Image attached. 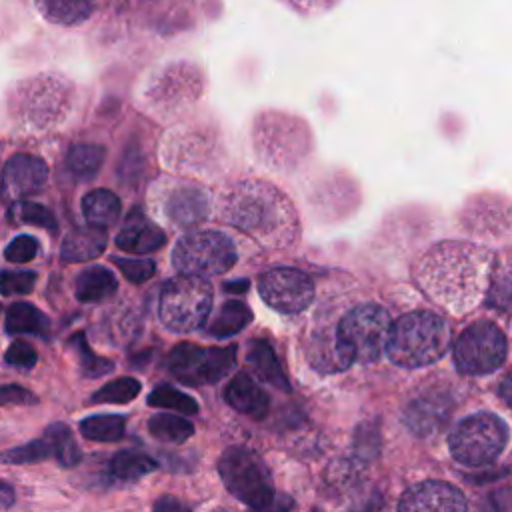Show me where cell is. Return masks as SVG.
Instances as JSON below:
<instances>
[{
  "instance_id": "obj_1",
  "label": "cell",
  "mask_w": 512,
  "mask_h": 512,
  "mask_svg": "<svg viewBox=\"0 0 512 512\" xmlns=\"http://www.w3.org/2000/svg\"><path fill=\"white\" fill-rule=\"evenodd\" d=\"M494 256L470 242H440L416 266L424 292L442 308L462 314L472 310L486 294L492 278Z\"/></svg>"
},
{
  "instance_id": "obj_2",
  "label": "cell",
  "mask_w": 512,
  "mask_h": 512,
  "mask_svg": "<svg viewBox=\"0 0 512 512\" xmlns=\"http://www.w3.org/2000/svg\"><path fill=\"white\" fill-rule=\"evenodd\" d=\"M220 216L268 246H284L296 234V214L288 198L270 184L242 182L220 200Z\"/></svg>"
},
{
  "instance_id": "obj_3",
  "label": "cell",
  "mask_w": 512,
  "mask_h": 512,
  "mask_svg": "<svg viewBox=\"0 0 512 512\" xmlns=\"http://www.w3.org/2000/svg\"><path fill=\"white\" fill-rule=\"evenodd\" d=\"M450 342L446 320L428 310H414L390 324L384 352L402 368H420L446 356Z\"/></svg>"
},
{
  "instance_id": "obj_4",
  "label": "cell",
  "mask_w": 512,
  "mask_h": 512,
  "mask_svg": "<svg viewBox=\"0 0 512 512\" xmlns=\"http://www.w3.org/2000/svg\"><path fill=\"white\" fill-rule=\"evenodd\" d=\"M390 316L376 304H360L348 310L336 328V354L340 370L350 364L376 362L386 348Z\"/></svg>"
},
{
  "instance_id": "obj_5",
  "label": "cell",
  "mask_w": 512,
  "mask_h": 512,
  "mask_svg": "<svg viewBox=\"0 0 512 512\" xmlns=\"http://www.w3.org/2000/svg\"><path fill=\"white\" fill-rule=\"evenodd\" d=\"M212 286L206 278L180 274L168 280L160 292L158 316L160 322L172 332L198 330L212 308Z\"/></svg>"
},
{
  "instance_id": "obj_6",
  "label": "cell",
  "mask_w": 512,
  "mask_h": 512,
  "mask_svg": "<svg viewBox=\"0 0 512 512\" xmlns=\"http://www.w3.org/2000/svg\"><path fill=\"white\" fill-rule=\"evenodd\" d=\"M506 444L508 426L492 412H478L464 418L448 436L452 458L470 468H482L496 462Z\"/></svg>"
},
{
  "instance_id": "obj_7",
  "label": "cell",
  "mask_w": 512,
  "mask_h": 512,
  "mask_svg": "<svg viewBox=\"0 0 512 512\" xmlns=\"http://www.w3.org/2000/svg\"><path fill=\"white\" fill-rule=\"evenodd\" d=\"M224 486L246 506L254 510L270 508L274 502V484L270 470L258 454L244 446L228 448L218 462Z\"/></svg>"
},
{
  "instance_id": "obj_8",
  "label": "cell",
  "mask_w": 512,
  "mask_h": 512,
  "mask_svg": "<svg viewBox=\"0 0 512 512\" xmlns=\"http://www.w3.org/2000/svg\"><path fill=\"white\" fill-rule=\"evenodd\" d=\"M236 262V248L220 232L200 230L182 236L172 252V264L180 274L198 278L228 272Z\"/></svg>"
},
{
  "instance_id": "obj_9",
  "label": "cell",
  "mask_w": 512,
  "mask_h": 512,
  "mask_svg": "<svg viewBox=\"0 0 512 512\" xmlns=\"http://www.w3.org/2000/svg\"><path fill=\"white\" fill-rule=\"evenodd\" d=\"M508 340L504 332L488 320L464 328L454 344V364L462 374L484 376L504 364Z\"/></svg>"
},
{
  "instance_id": "obj_10",
  "label": "cell",
  "mask_w": 512,
  "mask_h": 512,
  "mask_svg": "<svg viewBox=\"0 0 512 512\" xmlns=\"http://www.w3.org/2000/svg\"><path fill=\"white\" fill-rule=\"evenodd\" d=\"M168 370L184 384L202 386L216 384L236 364V346L202 348L182 342L168 354Z\"/></svg>"
},
{
  "instance_id": "obj_11",
  "label": "cell",
  "mask_w": 512,
  "mask_h": 512,
  "mask_svg": "<svg viewBox=\"0 0 512 512\" xmlns=\"http://www.w3.org/2000/svg\"><path fill=\"white\" fill-rule=\"evenodd\" d=\"M260 298L280 314H298L314 298V282L296 268H272L258 280Z\"/></svg>"
},
{
  "instance_id": "obj_12",
  "label": "cell",
  "mask_w": 512,
  "mask_h": 512,
  "mask_svg": "<svg viewBox=\"0 0 512 512\" xmlns=\"http://www.w3.org/2000/svg\"><path fill=\"white\" fill-rule=\"evenodd\" d=\"M48 180V166L42 158L32 154H16L8 160L2 172V194L10 200L32 196L44 188Z\"/></svg>"
},
{
  "instance_id": "obj_13",
  "label": "cell",
  "mask_w": 512,
  "mask_h": 512,
  "mask_svg": "<svg viewBox=\"0 0 512 512\" xmlns=\"http://www.w3.org/2000/svg\"><path fill=\"white\" fill-rule=\"evenodd\" d=\"M400 510H440V512H462L468 508V502L464 498V494L448 484V482H440V480H426L420 484H414L412 488H408L400 502H398Z\"/></svg>"
},
{
  "instance_id": "obj_14",
  "label": "cell",
  "mask_w": 512,
  "mask_h": 512,
  "mask_svg": "<svg viewBox=\"0 0 512 512\" xmlns=\"http://www.w3.org/2000/svg\"><path fill=\"white\" fill-rule=\"evenodd\" d=\"M452 412V400L444 392H428L426 396L414 398L404 410L406 426L420 436L436 434Z\"/></svg>"
},
{
  "instance_id": "obj_15",
  "label": "cell",
  "mask_w": 512,
  "mask_h": 512,
  "mask_svg": "<svg viewBox=\"0 0 512 512\" xmlns=\"http://www.w3.org/2000/svg\"><path fill=\"white\" fill-rule=\"evenodd\" d=\"M224 400L234 410L252 418H264L270 408V396L246 372H238L228 382V386L224 388Z\"/></svg>"
},
{
  "instance_id": "obj_16",
  "label": "cell",
  "mask_w": 512,
  "mask_h": 512,
  "mask_svg": "<svg viewBox=\"0 0 512 512\" xmlns=\"http://www.w3.org/2000/svg\"><path fill=\"white\" fill-rule=\"evenodd\" d=\"M166 214L178 228L200 226L208 216V198L200 188L184 186L174 190L166 202Z\"/></svg>"
},
{
  "instance_id": "obj_17",
  "label": "cell",
  "mask_w": 512,
  "mask_h": 512,
  "mask_svg": "<svg viewBox=\"0 0 512 512\" xmlns=\"http://www.w3.org/2000/svg\"><path fill=\"white\" fill-rule=\"evenodd\" d=\"M166 234L142 214L134 212L116 236V246L128 254H150L162 248Z\"/></svg>"
},
{
  "instance_id": "obj_18",
  "label": "cell",
  "mask_w": 512,
  "mask_h": 512,
  "mask_svg": "<svg viewBox=\"0 0 512 512\" xmlns=\"http://www.w3.org/2000/svg\"><path fill=\"white\" fill-rule=\"evenodd\" d=\"M106 242H108V236L104 228L88 224L72 230L64 238L60 254L64 262H86L100 256L106 248Z\"/></svg>"
},
{
  "instance_id": "obj_19",
  "label": "cell",
  "mask_w": 512,
  "mask_h": 512,
  "mask_svg": "<svg viewBox=\"0 0 512 512\" xmlns=\"http://www.w3.org/2000/svg\"><path fill=\"white\" fill-rule=\"evenodd\" d=\"M246 360L252 366V370L256 372V376L260 380H264L266 384H272L274 388L288 392L290 384L288 378L272 350V346L266 340H252L248 344V352H246Z\"/></svg>"
},
{
  "instance_id": "obj_20",
  "label": "cell",
  "mask_w": 512,
  "mask_h": 512,
  "mask_svg": "<svg viewBox=\"0 0 512 512\" xmlns=\"http://www.w3.org/2000/svg\"><path fill=\"white\" fill-rule=\"evenodd\" d=\"M118 288V280L114 272L104 266H92L78 274L76 278V298L80 302H100L112 296Z\"/></svg>"
},
{
  "instance_id": "obj_21",
  "label": "cell",
  "mask_w": 512,
  "mask_h": 512,
  "mask_svg": "<svg viewBox=\"0 0 512 512\" xmlns=\"http://www.w3.org/2000/svg\"><path fill=\"white\" fill-rule=\"evenodd\" d=\"M82 214L88 224L106 228L120 216V200L114 192L98 188L82 198Z\"/></svg>"
},
{
  "instance_id": "obj_22",
  "label": "cell",
  "mask_w": 512,
  "mask_h": 512,
  "mask_svg": "<svg viewBox=\"0 0 512 512\" xmlns=\"http://www.w3.org/2000/svg\"><path fill=\"white\" fill-rule=\"evenodd\" d=\"M252 320V310L240 300H228L220 306L218 314L208 324L206 332L212 338H228L238 334Z\"/></svg>"
},
{
  "instance_id": "obj_23",
  "label": "cell",
  "mask_w": 512,
  "mask_h": 512,
  "mask_svg": "<svg viewBox=\"0 0 512 512\" xmlns=\"http://www.w3.org/2000/svg\"><path fill=\"white\" fill-rule=\"evenodd\" d=\"M98 0H40L44 16L62 26H74L88 20Z\"/></svg>"
},
{
  "instance_id": "obj_24",
  "label": "cell",
  "mask_w": 512,
  "mask_h": 512,
  "mask_svg": "<svg viewBox=\"0 0 512 512\" xmlns=\"http://www.w3.org/2000/svg\"><path fill=\"white\" fill-rule=\"evenodd\" d=\"M8 334H46L48 318L28 302H14L6 310Z\"/></svg>"
},
{
  "instance_id": "obj_25",
  "label": "cell",
  "mask_w": 512,
  "mask_h": 512,
  "mask_svg": "<svg viewBox=\"0 0 512 512\" xmlns=\"http://www.w3.org/2000/svg\"><path fill=\"white\" fill-rule=\"evenodd\" d=\"M126 420L120 414H98L88 416L80 422V432L88 440L96 442H116L124 436Z\"/></svg>"
},
{
  "instance_id": "obj_26",
  "label": "cell",
  "mask_w": 512,
  "mask_h": 512,
  "mask_svg": "<svg viewBox=\"0 0 512 512\" xmlns=\"http://www.w3.org/2000/svg\"><path fill=\"white\" fill-rule=\"evenodd\" d=\"M104 156H106V150L98 144H74L68 150L66 164L74 176L92 178L100 170Z\"/></svg>"
},
{
  "instance_id": "obj_27",
  "label": "cell",
  "mask_w": 512,
  "mask_h": 512,
  "mask_svg": "<svg viewBox=\"0 0 512 512\" xmlns=\"http://www.w3.org/2000/svg\"><path fill=\"white\" fill-rule=\"evenodd\" d=\"M148 430L156 440L180 444L188 440L194 432V426L184 416L176 414H156L148 420Z\"/></svg>"
},
{
  "instance_id": "obj_28",
  "label": "cell",
  "mask_w": 512,
  "mask_h": 512,
  "mask_svg": "<svg viewBox=\"0 0 512 512\" xmlns=\"http://www.w3.org/2000/svg\"><path fill=\"white\" fill-rule=\"evenodd\" d=\"M156 466L158 464L150 456L136 450H122L110 460V472L118 480H138Z\"/></svg>"
},
{
  "instance_id": "obj_29",
  "label": "cell",
  "mask_w": 512,
  "mask_h": 512,
  "mask_svg": "<svg viewBox=\"0 0 512 512\" xmlns=\"http://www.w3.org/2000/svg\"><path fill=\"white\" fill-rule=\"evenodd\" d=\"M44 436L50 440L52 444V452L62 466H74L80 462V450H78V444L70 432V428L66 424H50L46 430H44Z\"/></svg>"
},
{
  "instance_id": "obj_30",
  "label": "cell",
  "mask_w": 512,
  "mask_h": 512,
  "mask_svg": "<svg viewBox=\"0 0 512 512\" xmlns=\"http://www.w3.org/2000/svg\"><path fill=\"white\" fill-rule=\"evenodd\" d=\"M140 394V382L136 378H116L104 384L100 390L92 394V402L96 404H126L132 402Z\"/></svg>"
},
{
  "instance_id": "obj_31",
  "label": "cell",
  "mask_w": 512,
  "mask_h": 512,
  "mask_svg": "<svg viewBox=\"0 0 512 512\" xmlns=\"http://www.w3.org/2000/svg\"><path fill=\"white\" fill-rule=\"evenodd\" d=\"M148 404L156 408H172L184 416H192L198 412V404L192 396L172 388V386H158L148 394Z\"/></svg>"
},
{
  "instance_id": "obj_32",
  "label": "cell",
  "mask_w": 512,
  "mask_h": 512,
  "mask_svg": "<svg viewBox=\"0 0 512 512\" xmlns=\"http://www.w3.org/2000/svg\"><path fill=\"white\" fill-rule=\"evenodd\" d=\"M54 452H52V444L46 436L38 438V440H32L28 444H22V446H16V448H10V450H4L0 454V462L4 464H32V462H40V460H48L52 458Z\"/></svg>"
},
{
  "instance_id": "obj_33",
  "label": "cell",
  "mask_w": 512,
  "mask_h": 512,
  "mask_svg": "<svg viewBox=\"0 0 512 512\" xmlns=\"http://www.w3.org/2000/svg\"><path fill=\"white\" fill-rule=\"evenodd\" d=\"M10 220L16 224H34L46 230H56V218L48 208L34 202H24L22 198L14 200L10 208Z\"/></svg>"
},
{
  "instance_id": "obj_34",
  "label": "cell",
  "mask_w": 512,
  "mask_h": 512,
  "mask_svg": "<svg viewBox=\"0 0 512 512\" xmlns=\"http://www.w3.org/2000/svg\"><path fill=\"white\" fill-rule=\"evenodd\" d=\"M72 346H74L76 352H78L80 368H82L84 376H90V378L104 376V374H108V372L114 368V364H112L110 360L92 354V350L88 348V344H86V340H84V334H76V336L72 338Z\"/></svg>"
},
{
  "instance_id": "obj_35",
  "label": "cell",
  "mask_w": 512,
  "mask_h": 512,
  "mask_svg": "<svg viewBox=\"0 0 512 512\" xmlns=\"http://www.w3.org/2000/svg\"><path fill=\"white\" fill-rule=\"evenodd\" d=\"M36 284V272L32 270H2L0 272V292L6 296L28 294Z\"/></svg>"
},
{
  "instance_id": "obj_36",
  "label": "cell",
  "mask_w": 512,
  "mask_h": 512,
  "mask_svg": "<svg viewBox=\"0 0 512 512\" xmlns=\"http://www.w3.org/2000/svg\"><path fill=\"white\" fill-rule=\"evenodd\" d=\"M112 262L120 268V272L134 284H142L148 278L154 276V262L148 258H122V256H114Z\"/></svg>"
},
{
  "instance_id": "obj_37",
  "label": "cell",
  "mask_w": 512,
  "mask_h": 512,
  "mask_svg": "<svg viewBox=\"0 0 512 512\" xmlns=\"http://www.w3.org/2000/svg\"><path fill=\"white\" fill-rule=\"evenodd\" d=\"M38 254V242L32 236H16L4 250L6 260L14 264L30 262Z\"/></svg>"
},
{
  "instance_id": "obj_38",
  "label": "cell",
  "mask_w": 512,
  "mask_h": 512,
  "mask_svg": "<svg viewBox=\"0 0 512 512\" xmlns=\"http://www.w3.org/2000/svg\"><path fill=\"white\" fill-rule=\"evenodd\" d=\"M4 360H6V364L16 366V368H32L36 364L38 356H36V350L26 340H14L8 346Z\"/></svg>"
},
{
  "instance_id": "obj_39",
  "label": "cell",
  "mask_w": 512,
  "mask_h": 512,
  "mask_svg": "<svg viewBox=\"0 0 512 512\" xmlns=\"http://www.w3.org/2000/svg\"><path fill=\"white\" fill-rule=\"evenodd\" d=\"M486 292H488V294H486L488 306L506 310L508 304H510V278H508V272H504V274L500 276V280H496L494 286H488Z\"/></svg>"
},
{
  "instance_id": "obj_40",
  "label": "cell",
  "mask_w": 512,
  "mask_h": 512,
  "mask_svg": "<svg viewBox=\"0 0 512 512\" xmlns=\"http://www.w3.org/2000/svg\"><path fill=\"white\" fill-rule=\"evenodd\" d=\"M36 402V396L18 386V384H6V386H0V406H6V404H34Z\"/></svg>"
},
{
  "instance_id": "obj_41",
  "label": "cell",
  "mask_w": 512,
  "mask_h": 512,
  "mask_svg": "<svg viewBox=\"0 0 512 512\" xmlns=\"http://www.w3.org/2000/svg\"><path fill=\"white\" fill-rule=\"evenodd\" d=\"M14 504V490L10 484L0 480V510H6Z\"/></svg>"
},
{
  "instance_id": "obj_42",
  "label": "cell",
  "mask_w": 512,
  "mask_h": 512,
  "mask_svg": "<svg viewBox=\"0 0 512 512\" xmlns=\"http://www.w3.org/2000/svg\"><path fill=\"white\" fill-rule=\"evenodd\" d=\"M154 508H156V510H160V512H164V510H174V512H176V510H186V506H184V504H180L178 500L168 498V496H166L164 500L156 502V504H154Z\"/></svg>"
},
{
  "instance_id": "obj_43",
  "label": "cell",
  "mask_w": 512,
  "mask_h": 512,
  "mask_svg": "<svg viewBox=\"0 0 512 512\" xmlns=\"http://www.w3.org/2000/svg\"><path fill=\"white\" fill-rule=\"evenodd\" d=\"M226 290H232V292H246L248 290V280H238V282H226L224 284Z\"/></svg>"
},
{
  "instance_id": "obj_44",
  "label": "cell",
  "mask_w": 512,
  "mask_h": 512,
  "mask_svg": "<svg viewBox=\"0 0 512 512\" xmlns=\"http://www.w3.org/2000/svg\"><path fill=\"white\" fill-rule=\"evenodd\" d=\"M508 388H510V384H508V378L502 382V394H504V402L508 404L510 402V394H508Z\"/></svg>"
}]
</instances>
